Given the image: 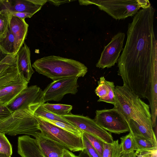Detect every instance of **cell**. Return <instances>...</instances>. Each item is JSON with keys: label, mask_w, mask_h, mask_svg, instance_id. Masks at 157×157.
I'll use <instances>...</instances> for the list:
<instances>
[{"label": "cell", "mask_w": 157, "mask_h": 157, "mask_svg": "<svg viewBox=\"0 0 157 157\" xmlns=\"http://www.w3.org/2000/svg\"><path fill=\"white\" fill-rule=\"evenodd\" d=\"M0 48L7 54L16 55L15 38L9 28L6 37L0 41Z\"/></svg>", "instance_id": "cell-21"}, {"label": "cell", "mask_w": 157, "mask_h": 157, "mask_svg": "<svg viewBox=\"0 0 157 157\" xmlns=\"http://www.w3.org/2000/svg\"><path fill=\"white\" fill-rule=\"evenodd\" d=\"M83 134L88 140L93 147L101 157H102L104 142L93 136L86 132H82Z\"/></svg>", "instance_id": "cell-28"}, {"label": "cell", "mask_w": 157, "mask_h": 157, "mask_svg": "<svg viewBox=\"0 0 157 157\" xmlns=\"http://www.w3.org/2000/svg\"><path fill=\"white\" fill-rule=\"evenodd\" d=\"M82 137L85 149L90 157H101L97 151L83 134Z\"/></svg>", "instance_id": "cell-31"}, {"label": "cell", "mask_w": 157, "mask_h": 157, "mask_svg": "<svg viewBox=\"0 0 157 157\" xmlns=\"http://www.w3.org/2000/svg\"><path fill=\"white\" fill-rule=\"evenodd\" d=\"M63 157H78L69 150L64 148L63 150Z\"/></svg>", "instance_id": "cell-37"}, {"label": "cell", "mask_w": 157, "mask_h": 157, "mask_svg": "<svg viewBox=\"0 0 157 157\" xmlns=\"http://www.w3.org/2000/svg\"><path fill=\"white\" fill-rule=\"evenodd\" d=\"M78 2L81 5H95L116 20L133 16L141 8L137 0H82Z\"/></svg>", "instance_id": "cell-6"}, {"label": "cell", "mask_w": 157, "mask_h": 157, "mask_svg": "<svg viewBox=\"0 0 157 157\" xmlns=\"http://www.w3.org/2000/svg\"><path fill=\"white\" fill-rule=\"evenodd\" d=\"M122 154H128L135 151V146L132 133L120 138Z\"/></svg>", "instance_id": "cell-26"}, {"label": "cell", "mask_w": 157, "mask_h": 157, "mask_svg": "<svg viewBox=\"0 0 157 157\" xmlns=\"http://www.w3.org/2000/svg\"><path fill=\"white\" fill-rule=\"evenodd\" d=\"M132 152L128 154H122V155L120 157H131Z\"/></svg>", "instance_id": "cell-39"}, {"label": "cell", "mask_w": 157, "mask_h": 157, "mask_svg": "<svg viewBox=\"0 0 157 157\" xmlns=\"http://www.w3.org/2000/svg\"><path fill=\"white\" fill-rule=\"evenodd\" d=\"M141 7L142 9L151 6V4L148 0H137Z\"/></svg>", "instance_id": "cell-36"}, {"label": "cell", "mask_w": 157, "mask_h": 157, "mask_svg": "<svg viewBox=\"0 0 157 157\" xmlns=\"http://www.w3.org/2000/svg\"><path fill=\"white\" fill-rule=\"evenodd\" d=\"M78 78L70 77L53 81L43 91L44 103L49 101H61L65 95L75 94L78 91Z\"/></svg>", "instance_id": "cell-10"}, {"label": "cell", "mask_w": 157, "mask_h": 157, "mask_svg": "<svg viewBox=\"0 0 157 157\" xmlns=\"http://www.w3.org/2000/svg\"><path fill=\"white\" fill-rule=\"evenodd\" d=\"M0 152L11 156L12 154V146L5 134L0 132Z\"/></svg>", "instance_id": "cell-29"}, {"label": "cell", "mask_w": 157, "mask_h": 157, "mask_svg": "<svg viewBox=\"0 0 157 157\" xmlns=\"http://www.w3.org/2000/svg\"><path fill=\"white\" fill-rule=\"evenodd\" d=\"M133 136L136 152H151L157 150V146L144 138L138 136Z\"/></svg>", "instance_id": "cell-20"}, {"label": "cell", "mask_w": 157, "mask_h": 157, "mask_svg": "<svg viewBox=\"0 0 157 157\" xmlns=\"http://www.w3.org/2000/svg\"><path fill=\"white\" fill-rule=\"evenodd\" d=\"M28 83L25 81L0 90V103L7 106L21 91L28 87Z\"/></svg>", "instance_id": "cell-19"}, {"label": "cell", "mask_w": 157, "mask_h": 157, "mask_svg": "<svg viewBox=\"0 0 157 157\" xmlns=\"http://www.w3.org/2000/svg\"><path fill=\"white\" fill-rule=\"evenodd\" d=\"M35 139L46 157H63V150L66 148L64 146L43 136L40 132Z\"/></svg>", "instance_id": "cell-17"}, {"label": "cell", "mask_w": 157, "mask_h": 157, "mask_svg": "<svg viewBox=\"0 0 157 157\" xmlns=\"http://www.w3.org/2000/svg\"><path fill=\"white\" fill-rule=\"evenodd\" d=\"M116 103L118 110L128 122L135 121L138 124L153 129L150 106L124 85L115 87Z\"/></svg>", "instance_id": "cell-2"}, {"label": "cell", "mask_w": 157, "mask_h": 157, "mask_svg": "<svg viewBox=\"0 0 157 157\" xmlns=\"http://www.w3.org/2000/svg\"><path fill=\"white\" fill-rule=\"evenodd\" d=\"M16 67L20 75L28 83L34 73L31 64L29 48L24 43L16 54Z\"/></svg>", "instance_id": "cell-14"}, {"label": "cell", "mask_w": 157, "mask_h": 157, "mask_svg": "<svg viewBox=\"0 0 157 157\" xmlns=\"http://www.w3.org/2000/svg\"><path fill=\"white\" fill-rule=\"evenodd\" d=\"M34 115L36 117H41L48 119L59 121L70 124L62 117L56 115L48 111L42 105L39 106L34 111Z\"/></svg>", "instance_id": "cell-25"}, {"label": "cell", "mask_w": 157, "mask_h": 157, "mask_svg": "<svg viewBox=\"0 0 157 157\" xmlns=\"http://www.w3.org/2000/svg\"><path fill=\"white\" fill-rule=\"evenodd\" d=\"M42 105L48 111L60 117L70 113L73 108L72 106L70 105L50 104L48 102L44 103Z\"/></svg>", "instance_id": "cell-22"}, {"label": "cell", "mask_w": 157, "mask_h": 157, "mask_svg": "<svg viewBox=\"0 0 157 157\" xmlns=\"http://www.w3.org/2000/svg\"><path fill=\"white\" fill-rule=\"evenodd\" d=\"M17 152L21 157H46L40 148L36 140L27 135L18 137Z\"/></svg>", "instance_id": "cell-13"}, {"label": "cell", "mask_w": 157, "mask_h": 157, "mask_svg": "<svg viewBox=\"0 0 157 157\" xmlns=\"http://www.w3.org/2000/svg\"><path fill=\"white\" fill-rule=\"evenodd\" d=\"M62 117L70 124L75 126L82 132L89 133L104 143L112 144L114 141L110 133L101 128L94 119L87 116L75 115L70 113Z\"/></svg>", "instance_id": "cell-9"}, {"label": "cell", "mask_w": 157, "mask_h": 157, "mask_svg": "<svg viewBox=\"0 0 157 157\" xmlns=\"http://www.w3.org/2000/svg\"><path fill=\"white\" fill-rule=\"evenodd\" d=\"M0 157H11V156H9L3 153L0 152Z\"/></svg>", "instance_id": "cell-40"}, {"label": "cell", "mask_w": 157, "mask_h": 157, "mask_svg": "<svg viewBox=\"0 0 157 157\" xmlns=\"http://www.w3.org/2000/svg\"><path fill=\"white\" fill-rule=\"evenodd\" d=\"M25 81H26L20 75L16 67L0 63V90Z\"/></svg>", "instance_id": "cell-16"}, {"label": "cell", "mask_w": 157, "mask_h": 157, "mask_svg": "<svg viewBox=\"0 0 157 157\" xmlns=\"http://www.w3.org/2000/svg\"><path fill=\"white\" fill-rule=\"evenodd\" d=\"M16 55H11L7 54L0 48V63H6L10 66L16 67Z\"/></svg>", "instance_id": "cell-30"}, {"label": "cell", "mask_w": 157, "mask_h": 157, "mask_svg": "<svg viewBox=\"0 0 157 157\" xmlns=\"http://www.w3.org/2000/svg\"><path fill=\"white\" fill-rule=\"evenodd\" d=\"M122 155L118 140H114L112 144L104 143L102 157H120Z\"/></svg>", "instance_id": "cell-23"}, {"label": "cell", "mask_w": 157, "mask_h": 157, "mask_svg": "<svg viewBox=\"0 0 157 157\" xmlns=\"http://www.w3.org/2000/svg\"><path fill=\"white\" fill-rule=\"evenodd\" d=\"M10 15L6 10L0 11V41L6 36L10 26Z\"/></svg>", "instance_id": "cell-24"}, {"label": "cell", "mask_w": 157, "mask_h": 157, "mask_svg": "<svg viewBox=\"0 0 157 157\" xmlns=\"http://www.w3.org/2000/svg\"><path fill=\"white\" fill-rule=\"evenodd\" d=\"M11 16L25 19L26 18H31L34 14L30 13L23 12H9Z\"/></svg>", "instance_id": "cell-33"}, {"label": "cell", "mask_w": 157, "mask_h": 157, "mask_svg": "<svg viewBox=\"0 0 157 157\" xmlns=\"http://www.w3.org/2000/svg\"><path fill=\"white\" fill-rule=\"evenodd\" d=\"M136 157H157V150L151 152H139Z\"/></svg>", "instance_id": "cell-34"}, {"label": "cell", "mask_w": 157, "mask_h": 157, "mask_svg": "<svg viewBox=\"0 0 157 157\" xmlns=\"http://www.w3.org/2000/svg\"><path fill=\"white\" fill-rule=\"evenodd\" d=\"M12 113L7 106L0 103V121L8 117Z\"/></svg>", "instance_id": "cell-32"}, {"label": "cell", "mask_w": 157, "mask_h": 157, "mask_svg": "<svg viewBox=\"0 0 157 157\" xmlns=\"http://www.w3.org/2000/svg\"><path fill=\"white\" fill-rule=\"evenodd\" d=\"M32 66L39 74L53 81L70 77H83L88 71L87 67L79 61L55 56L37 59Z\"/></svg>", "instance_id": "cell-3"}, {"label": "cell", "mask_w": 157, "mask_h": 157, "mask_svg": "<svg viewBox=\"0 0 157 157\" xmlns=\"http://www.w3.org/2000/svg\"><path fill=\"white\" fill-rule=\"evenodd\" d=\"M44 103L43 91L38 86L32 85L21 91L7 107L12 112L28 109L34 113Z\"/></svg>", "instance_id": "cell-8"}, {"label": "cell", "mask_w": 157, "mask_h": 157, "mask_svg": "<svg viewBox=\"0 0 157 157\" xmlns=\"http://www.w3.org/2000/svg\"><path fill=\"white\" fill-rule=\"evenodd\" d=\"M125 34L119 32L115 35L110 42L104 47L96 67L104 69L110 68L117 62L121 52L123 49Z\"/></svg>", "instance_id": "cell-11"}, {"label": "cell", "mask_w": 157, "mask_h": 157, "mask_svg": "<svg viewBox=\"0 0 157 157\" xmlns=\"http://www.w3.org/2000/svg\"><path fill=\"white\" fill-rule=\"evenodd\" d=\"M115 87L113 82L106 81L104 76L101 77L95 90V94L99 97L98 101H103L114 105L116 103Z\"/></svg>", "instance_id": "cell-18"}, {"label": "cell", "mask_w": 157, "mask_h": 157, "mask_svg": "<svg viewBox=\"0 0 157 157\" xmlns=\"http://www.w3.org/2000/svg\"><path fill=\"white\" fill-rule=\"evenodd\" d=\"M36 117L40 133L43 136L64 146L71 151H81L85 149L82 135L75 134Z\"/></svg>", "instance_id": "cell-5"}, {"label": "cell", "mask_w": 157, "mask_h": 157, "mask_svg": "<svg viewBox=\"0 0 157 157\" xmlns=\"http://www.w3.org/2000/svg\"><path fill=\"white\" fill-rule=\"evenodd\" d=\"M131 157H136V152L134 151L132 152V154Z\"/></svg>", "instance_id": "cell-41"}, {"label": "cell", "mask_w": 157, "mask_h": 157, "mask_svg": "<svg viewBox=\"0 0 157 157\" xmlns=\"http://www.w3.org/2000/svg\"><path fill=\"white\" fill-rule=\"evenodd\" d=\"M78 156V157H90L86 149L81 151Z\"/></svg>", "instance_id": "cell-38"}, {"label": "cell", "mask_w": 157, "mask_h": 157, "mask_svg": "<svg viewBox=\"0 0 157 157\" xmlns=\"http://www.w3.org/2000/svg\"><path fill=\"white\" fill-rule=\"evenodd\" d=\"M155 10H139L129 23L126 44L118 60V74L123 85L135 93L150 92L157 86V41Z\"/></svg>", "instance_id": "cell-1"}, {"label": "cell", "mask_w": 157, "mask_h": 157, "mask_svg": "<svg viewBox=\"0 0 157 157\" xmlns=\"http://www.w3.org/2000/svg\"><path fill=\"white\" fill-rule=\"evenodd\" d=\"M0 132L10 136L24 134L35 138L40 133L36 117L28 109L15 111L0 121Z\"/></svg>", "instance_id": "cell-4"}, {"label": "cell", "mask_w": 157, "mask_h": 157, "mask_svg": "<svg viewBox=\"0 0 157 157\" xmlns=\"http://www.w3.org/2000/svg\"><path fill=\"white\" fill-rule=\"evenodd\" d=\"M47 0H0V11L23 12L34 15L40 10Z\"/></svg>", "instance_id": "cell-12"}, {"label": "cell", "mask_w": 157, "mask_h": 157, "mask_svg": "<svg viewBox=\"0 0 157 157\" xmlns=\"http://www.w3.org/2000/svg\"><path fill=\"white\" fill-rule=\"evenodd\" d=\"M94 119L100 127L110 133L120 134L130 132L128 122L117 109L97 110Z\"/></svg>", "instance_id": "cell-7"}, {"label": "cell", "mask_w": 157, "mask_h": 157, "mask_svg": "<svg viewBox=\"0 0 157 157\" xmlns=\"http://www.w3.org/2000/svg\"><path fill=\"white\" fill-rule=\"evenodd\" d=\"M39 117L57 127L75 134L78 136L82 135V132L80 129L75 126L71 124H67L59 121L50 120L41 117Z\"/></svg>", "instance_id": "cell-27"}, {"label": "cell", "mask_w": 157, "mask_h": 157, "mask_svg": "<svg viewBox=\"0 0 157 157\" xmlns=\"http://www.w3.org/2000/svg\"><path fill=\"white\" fill-rule=\"evenodd\" d=\"M51 4L53 5L56 6H58L59 5L66 3H69L70 2L73 1L70 0H47Z\"/></svg>", "instance_id": "cell-35"}, {"label": "cell", "mask_w": 157, "mask_h": 157, "mask_svg": "<svg viewBox=\"0 0 157 157\" xmlns=\"http://www.w3.org/2000/svg\"><path fill=\"white\" fill-rule=\"evenodd\" d=\"M28 26L25 19L10 15L9 28L15 38L16 54L24 43Z\"/></svg>", "instance_id": "cell-15"}]
</instances>
